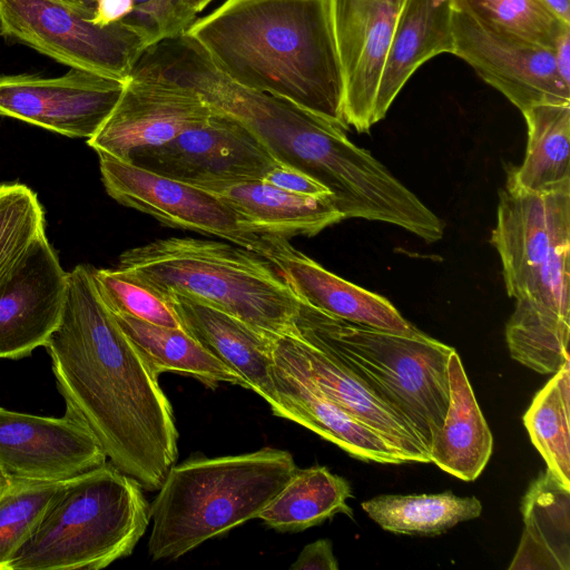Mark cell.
<instances>
[{
  "instance_id": "cell-1",
  "label": "cell",
  "mask_w": 570,
  "mask_h": 570,
  "mask_svg": "<svg viewBox=\"0 0 570 570\" xmlns=\"http://www.w3.org/2000/svg\"><path fill=\"white\" fill-rule=\"evenodd\" d=\"M131 75L185 87L238 119L279 164L327 188L343 219L392 224L426 243L442 238V219L368 150L350 141L345 129L289 100L236 83L186 33L146 48Z\"/></svg>"
},
{
  "instance_id": "cell-2",
  "label": "cell",
  "mask_w": 570,
  "mask_h": 570,
  "mask_svg": "<svg viewBox=\"0 0 570 570\" xmlns=\"http://www.w3.org/2000/svg\"><path fill=\"white\" fill-rule=\"evenodd\" d=\"M45 347L66 411L91 432L111 464L144 490H158L178 456L173 407L101 299L91 266L68 272L61 320Z\"/></svg>"
},
{
  "instance_id": "cell-3",
  "label": "cell",
  "mask_w": 570,
  "mask_h": 570,
  "mask_svg": "<svg viewBox=\"0 0 570 570\" xmlns=\"http://www.w3.org/2000/svg\"><path fill=\"white\" fill-rule=\"evenodd\" d=\"M186 35L236 83L348 128L330 0H226Z\"/></svg>"
},
{
  "instance_id": "cell-4",
  "label": "cell",
  "mask_w": 570,
  "mask_h": 570,
  "mask_svg": "<svg viewBox=\"0 0 570 570\" xmlns=\"http://www.w3.org/2000/svg\"><path fill=\"white\" fill-rule=\"evenodd\" d=\"M491 244L515 299L505 327L510 355L553 374L570 361V181L542 191L505 185Z\"/></svg>"
},
{
  "instance_id": "cell-5",
  "label": "cell",
  "mask_w": 570,
  "mask_h": 570,
  "mask_svg": "<svg viewBox=\"0 0 570 570\" xmlns=\"http://www.w3.org/2000/svg\"><path fill=\"white\" fill-rule=\"evenodd\" d=\"M117 268L163 298L183 295L219 308L262 334H294L299 298L274 264L233 243L157 239L124 252Z\"/></svg>"
},
{
  "instance_id": "cell-6",
  "label": "cell",
  "mask_w": 570,
  "mask_h": 570,
  "mask_svg": "<svg viewBox=\"0 0 570 570\" xmlns=\"http://www.w3.org/2000/svg\"><path fill=\"white\" fill-rule=\"evenodd\" d=\"M296 469L289 452L272 448L171 465L149 504V557L176 560L257 519Z\"/></svg>"
},
{
  "instance_id": "cell-7",
  "label": "cell",
  "mask_w": 570,
  "mask_h": 570,
  "mask_svg": "<svg viewBox=\"0 0 570 570\" xmlns=\"http://www.w3.org/2000/svg\"><path fill=\"white\" fill-rule=\"evenodd\" d=\"M294 327V334L336 358L403 416L430 454L449 405L448 360L454 347L425 333L351 323L302 301Z\"/></svg>"
},
{
  "instance_id": "cell-8",
  "label": "cell",
  "mask_w": 570,
  "mask_h": 570,
  "mask_svg": "<svg viewBox=\"0 0 570 570\" xmlns=\"http://www.w3.org/2000/svg\"><path fill=\"white\" fill-rule=\"evenodd\" d=\"M150 523L141 485L110 462L66 480L7 570H99L130 556Z\"/></svg>"
},
{
  "instance_id": "cell-9",
  "label": "cell",
  "mask_w": 570,
  "mask_h": 570,
  "mask_svg": "<svg viewBox=\"0 0 570 570\" xmlns=\"http://www.w3.org/2000/svg\"><path fill=\"white\" fill-rule=\"evenodd\" d=\"M73 0H0V36L72 69L126 81L147 48L122 22L98 26Z\"/></svg>"
},
{
  "instance_id": "cell-10",
  "label": "cell",
  "mask_w": 570,
  "mask_h": 570,
  "mask_svg": "<svg viewBox=\"0 0 570 570\" xmlns=\"http://www.w3.org/2000/svg\"><path fill=\"white\" fill-rule=\"evenodd\" d=\"M128 161L203 189L263 180L279 165L244 124L216 109L171 140L134 151Z\"/></svg>"
},
{
  "instance_id": "cell-11",
  "label": "cell",
  "mask_w": 570,
  "mask_h": 570,
  "mask_svg": "<svg viewBox=\"0 0 570 570\" xmlns=\"http://www.w3.org/2000/svg\"><path fill=\"white\" fill-rule=\"evenodd\" d=\"M98 156L104 187L117 203L167 226L215 235L261 256L265 253L272 235L244 228L233 209L214 193L129 161Z\"/></svg>"
},
{
  "instance_id": "cell-12",
  "label": "cell",
  "mask_w": 570,
  "mask_h": 570,
  "mask_svg": "<svg viewBox=\"0 0 570 570\" xmlns=\"http://www.w3.org/2000/svg\"><path fill=\"white\" fill-rule=\"evenodd\" d=\"M125 81L72 69L58 77L0 76V117L69 138H91L118 102Z\"/></svg>"
},
{
  "instance_id": "cell-13",
  "label": "cell",
  "mask_w": 570,
  "mask_h": 570,
  "mask_svg": "<svg viewBox=\"0 0 570 570\" xmlns=\"http://www.w3.org/2000/svg\"><path fill=\"white\" fill-rule=\"evenodd\" d=\"M453 33V55L521 112L570 102V85L558 72L553 49L497 31L455 9Z\"/></svg>"
},
{
  "instance_id": "cell-14",
  "label": "cell",
  "mask_w": 570,
  "mask_h": 570,
  "mask_svg": "<svg viewBox=\"0 0 570 570\" xmlns=\"http://www.w3.org/2000/svg\"><path fill=\"white\" fill-rule=\"evenodd\" d=\"M68 272L39 234L0 274V358L18 360L45 346L58 327Z\"/></svg>"
},
{
  "instance_id": "cell-15",
  "label": "cell",
  "mask_w": 570,
  "mask_h": 570,
  "mask_svg": "<svg viewBox=\"0 0 570 570\" xmlns=\"http://www.w3.org/2000/svg\"><path fill=\"white\" fill-rule=\"evenodd\" d=\"M105 462L95 436L69 412L48 417L0 406V471L8 480L65 481Z\"/></svg>"
},
{
  "instance_id": "cell-16",
  "label": "cell",
  "mask_w": 570,
  "mask_h": 570,
  "mask_svg": "<svg viewBox=\"0 0 570 570\" xmlns=\"http://www.w3.org/2000/svg\"><path fill=\"white\" fill-rule=\"evenodd\" d=\"M213 109L175 83L128 77L115 108L87 145L98 155L128 161L141 148L159 146L204 122Z\"/></svg>"
},
{
  "instance_id": "cell-17",
  "label": "cell",
  "mask_w": 570,
  "mask_h": 570,
  "mask_svg": "<svg viewBox=\"0 0 570 570\" xmlns=\"http://www.w3.org/2000/svg\"><path fill=\"white\" fill-rule=\"evenodd\" d=\"M275 363L302 374L354 419L380 434L406 462L431 463L411 424L332 355L296 334L271 337Z\"/></svg>"
},
{
  "instance_id": "cell-18",
  "label": "cell",
  "mask_w": 570,
  "mask_h": 570,
  "mask_svg": "<svg viewBox=\"0 0 570 570\" xmlns=\"http://www.w3.org/2000/svg\"><path fill=\"white\" fill-rule=\"evenodd\" d=\"M404 0H330L344 77V119L367 132L384 60Z\"/></svg>"
},
{
  "instance_id": "cell-19",
  "label": "cell",
  "mask_w": 570,
  "mask_h": 570,
  "mask_svg": "<svg viewBox=\"0 0 570 570\" xmlns=\"http://www.w3.org/2000/svg\"><path fill=\"white\" fill-rule=\"evenodd\" d=\"M263 257L276 266L299 301L323 313L397 334L423 333L385 297L336 276L286 238L273 236Z\"/></svg>"
},
{
  "instance_id": "cell-20",
  "label": "cell",
  "mask_w": 570,
  "mask_h": 570,
  "mask_svg": "<svg viewBox=\"0 0 570 570\" xmlns=\"http://www.w3.org/2000/svg\"><path fill=\"white\" fill-rule=\"evenodd\" d=\"M274 415L293 421L343 449L351 456L383 464L405 461L375 431L331 401L307 377L273 361Z\"/></svg>"
},
{
  "instance_id": "cell-21",
  "label": "cell",
  "mask_w": 570,
  "mask_h": 570,
  "mask_svg": "<svg viewBox=\"0 0 570 570\" xmlns=\"http://www.w3.org/2000/svg\"><path fill=\"white\" fill-rule=\"evenodd\" d=\"M164 298L183 328L240 376L246 389L257 393L269 406L275 403L269 336L203 302L178 294Z\"/></svg>"
},
{
  "instance_id": "cell-22",
  "label": "cell",
  "mask_w": 570,
  "mask_h": 570,
  "mask_svg": "<svg viewBox=\"0 0 570 570\" xmlns=\"http://www.w3.org/2000/svg\"><path fill=\"white\" fill-rule=\"evenodd\" d=\"M453 11L452 0H404L375 95L374 124L419 67L441 53L453 55Z\"/></svg>"
},
{
  "instance_id": "cell-23",
  "label": "cell",
  "mask_w": 570,
  "mask_h": 570,
  "mask_svg": "<svg viewBox=\"0 0 570 570\" xmlns=\"http://www.w3.org/2000/svg\"><path fill=\"white\" fill-rule=\"evenodd\" d=\"M223 199L252 233L289 237L313 236L343 220L332 199L303 196L264 180L205 189Z\"/></svg>"
},
{
  "instance_id": "cell-24",
  "label": "cell",
  "mask_w": 570,
  "mask_h": 570,
  "mask_svg": "<svg viewBox=\"0 0 570 570\" xmlns=\"http://www.w3.org/2000/svg\"><path fill=\"white\" fill-rule=\"evenodd\" d=\"M449 405L430 448L431 463L463 481L475 480L492 454L493 438L456 351L448 360Z\"/></svg>"
},
{
  "instance_id": "cell-25",
  "label": "cell",
  "mask_w": 570,
  "mask_h": 570,
  "mask_svg": "<svg viewBox=\"0 0 570 570\" xmlns=\"http://www.w3.org/2000/svg\"><path fill=\"white\" fill-rule=\"evenodd\" d=\"M521 513L524 530L509 569L569 570L570 487L547 469L530 484Z\"/></svg>"
},
{
  "instance_id": "cell-26",
  "label": "cell",
  "mask_w": 570,
  "mask_h": 570,
  "mask_svg": "<svg viewBox=\"0 0 570 570\" xmlns=\"http://www.w3.org/2000/svg\"><path fill=\"white\" fill-rule=\"evenodd\" d=\"M114 315L157 376L175 372L197 379L209 387L220 383L246 387L240 376L185 330L151 324L124 314Z\"/></svg>"
},
{
  "instance_id": "cell-27",
  "label": "cell",
  "mask_w": 570,
  "mask_h": 570,
  "mask_svg": "<svg viewBox=\"0 0 570 570\" xmlns=\"http://www.w3.org/2000/svg\"><path fill=\"white\" fill-rule=\"evenodd\" d=\"M351 497L348 481L326 466L296 469L257 519L281 532L303 531L338 513L353 518Z\"/></svg>"
},
{
  "instance_id": "cell-28",
  "label": "cell",
  "mask_w": 570,
  "mask_h": 570,
  "mask_svg": "<svg viewBox=\"0 0 570 570\" xmlns=\"http://www.w3.org/2000/svg\"><path fill=\"white\" fill-rule=\"evenodd\" d=\"M528 127L525 156L509 173L507 185L542 191L570 181V102L535 105L523 112Z\"/></svg>"
},
{
  "instance_id": "cell-29",
  "label": "cell",
  "mask_w": 570,
  "mask_h": 570,
  "mask_svg": "<svg viewBox=\"0 0 570 570\" xmlns=\"http://www.w3.org/2000/svg\"><path fill=\"white\" fill-rule=\"evenodd\" d=\"M362 509L382 529L401 534H440L482 513L475 497L451 491L434 494H383L362 503Z\"/></svg>"
},
{
  "instance_id": "cell-30",
  "label": "cell",
  "mask_w": 570,
  "mask_h": 570,
  "mask_svg": "<svg viewBox=\"0 0 570 570\" xmlns=\"http://www.w3.org/2000/svg\"><path fill=\"white\" fill-rule=\"evenodd\" d=\"M570 361L537 393L523 415L547 469L570 487Z\"/></svg>"
},
{
  "instance_id": "cell-31",
  "label": "cell",
  "mask_w": 570,
  "mask_h": 570,
  "mask_svg": "<svg viewBox=\"0 0 570 570\" xmlns=\"http://www.w3.org/2000/svg\"><path fill=\"white\" fill-rule=\"evenodd\" d=\"M452 4L483 26L551 49L570 27L542 0H452Z\"/></svg>"
},
{
  "instance_id": "cell-32",
  "label": "cell",
  "mask_w": 570,
  "mask_h": 570,
  "mask_svg": "<svg viewBox=\"0 0 570 570\" xmlns=\"http://www.w3.org/2000/svg\"><path fill=\"white\" fill-rule=\"evenodd\" d=\"M65 482L9 480L0 493V570H7Z\"/></svg>"
},
{
  "instance_id": "cell-33",
  "label": "cell",
  "mask_w": 570,
  "mask_h": 570,
  "mask_svg": "<svg viewBox=\"0 0 570 570\" xmlns=\"http://www.w3.org/2000/svg\"><path fill=\"white\" fill-rule=\"evenodd\" d=\"M91 276L101 299L112 313L128 315L156 325L183 328L167 299L121 269L91 266Z\"/></svg>"
},
{
  "instance_id": "cell-34",
  "label": "cell",
  "mask_w": 570,
  "mask_h": 570,
  "mask_svg": "<svg viewBox=\"0 0 570 570\" xmlns=\"http://www.w3.org/2000/svg\"><path fill=\"white\" fill-rule=\"evenodd\" d=\"M45 212L38 195L21 183L0 184V274L41 233Z\"/></svg>"
},
{
  "instance_id": "cell-35",
  "label": "cell",
  "mask_w": 570,
  "mask_h": 570,
  "mask_svg": "<svg viewBox=\"0 0 570 570\" xmlns=\"http://www.w3.org/2000/svg\"><path fill=\"white\" fill-rule=\"evenodd\" d=\"M196 14L186 0H132L130 13L120 22L139 35L148 48L185 35Z\"/></svg>"
},
{
  "instance_id": "cell-36",
  "label": "cell",
  "mask_w": 570,
  "mask_h": 570,
  "mask_svg": "<svg viewBox=\"0 0 570 570\" xmlns=\"http://www.w3.org/2000/svg\"><path fill=\"white\" fill-rule=\"evenodd\" d=\"M263 180L293 194L332 199L331 193L323 185L306 174L283 164L272 168Z\"/></svg>"
},
{
  "instance_id": "cell-37",
  "label": "cell",
  "mask_w": 570,
  "mask_h": 570,
  "mask_svg": "<svg viewBox=\"0 0 570 570\" xmlns=\"http://www.w3.org/2000/svg\"><path fill=\"white\" fill-rule=\"evenodd\" d=\"M292 570H337L338 562L333 552L332 541L318 539L306 544L296 560L291 564Z\"/></svg>"
},
{
  "instance_id": "cell-38",
  "label": "cell",
  "mask_w": 570,
  "mask_h": 570,
  "mask_svg": "<svg viewBox=\"0 0 570 570\" xmlns=\"http://www.w3.org/2000/svg\"><path fill=\"white\" fill-rule=\"evenodd\" d=\"M132 9V0H95L92 22L105 27L125 19Z\"/></svg>"
},
{
  "instance_id": "cell-39",
  "label": "cell",
  "mask_w": 570,
  "mask_h": 570,
  "mask_svg": "<svg viewBox=\"0 0 570 570\" xmlns=\"http://www.w3.org/2000/svg\"><path fill=\"white\" fill-rule=\"evenodd\" d=\"M553 52L560 77L570 85V27L559 36Z\"/></svg>"
},
{
  "instance_id": "cell-40",
  "label": "cell",
  "mask_w": 570,
  "mask_h": 570,
  "mask_svg": "<svg viewBox=\"0 0 570 570\" xmlns=\"http://www.w3.org/2000/svg\"><path fill=\"white\" fill-rule=\"evenodd\" d=\"M562 21L570 23V0H542Z\"/></svg>"
},
{
  "instance_id": "cell-41",
  "label": "cell",
  "mask_w": 570,
  "mask_h": 570,
  "mask_svg": "<svg viewBox=\"0 0 570 570\" xmlns=\"http://www.w3.org/2000/svg\"><path fill=\"white\" fill-rule=\"evenodd\" d=\"M73 1L82 2L86 4L92 6V7L95 3V0H73ZM186 1L194 8V10L196 12H199L203 9H205L213 0H186Z\"/></svg>"
},
{
  "instance_id": "cell-42",
  "label": "cell",
  "mask_w": 570,
  "mask_h": 570,
  "mask_svg": "<svg viewBox=\"0 0 570 570\" xmlns=\"http://www.w3.org/2000/svg\"><path fill=\"white\" fill-rule=\"evenodd\" d=\"M9 480L0 471V493L7 488Z\"/></svg>"
}]
</instances>
